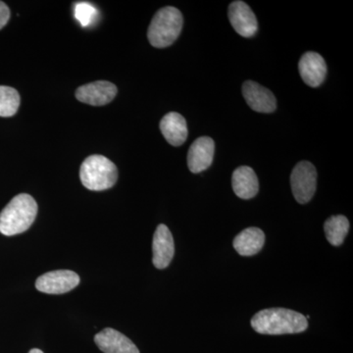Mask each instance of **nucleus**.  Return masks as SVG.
<instances>
[{"label": "nucleus", "instance_id": "1", "mask_svg": "<svg viewBox=\"0 0 353 353\" xmlns=\"http://www.w3.org/2000/svg\"><path fill=\"white\" fill-rule=\"evenodd\" d=\"M253 330L262 334H299L308 327L307 319L296 311L285 308H269L259 311L252 319Z\"/></svg>", "mask_w": 353, "mask_h": 353}, {"label": "nucleus", "instance_id": "2", "mask_svg": "<svg viewBox=\"0 0 353 353\" xmlns=\"http://www.w3.org/2000/svg\"><path fill=\"white\" fill-rule=\"evenodd\" d=\"M37 214L36 201L30 194H18L0 213V233L8 236L24 233L32 226Z\"/></svg>", "mask_w": 353, "mask_h": 353}, {"label": "nucleus", "instance_id": "3", "mask_svg": "<svg viewBox=\"0 0 353 353\" xmlns=\"http://www.w3.org/2000/svg\"><path fill=\"white\" fill-rule=\"evenodd\" d=\"M183 24V15L179 9L173 6L164 7L152 18L148 28V41L154 48L170 46L180 36Z\"/></svg>", "mask_w": 353, "mask_h": 353}, {"label": "nucleus", "instance_id": "4", "mask_svg": "<svg viewBox=\"0 0 353 353\" xmlns=\"http://www.w3.org/2000/svg\"><path fill=\"white\" fill-rule=\"evenodd\" d=\"M80 179L88 190L94 192L108 190L117 182V167L105 157L92 155L83 162Z\"/></svg>", "mask_w": 353, "mask_h": 353}, {"label": "nucleus", "instance_id": "5", "mask_svg": "<svg viewBox=\"0 0 353 353\" xmlns=\"http://www.w3.org/2000/svg\"><path fill=\"white\" fill-rule=\"evenodd\" d=\"M290 185L292 194L299 203L310 201L317 187V171L314 165L308 161L297 163L290 176Z\"/></svg>", "mask_w": 353, "mask_h": 353}, {"label": "nucleus", "instance_id": "6", "mask_svg": "<svg viewBox=\"0 0 353 353\" xmlns=\"http://www.w3.org/2000/svg\"><path fill=\"white\" fill-rule=\"evenodd\" d=\"M80 284V277L75 272L57 270L48 272L38 278L37 290L48 294H66Z\"/></svg>", "mask_w": 353, "mask_h": 353}, {"label": "nucleus", "instance_id": "7", "mask_svg": "<svg viewBox=\"0 0 353 353\" xmlns=\"http://www.w3.org/2000/svg\"><path fill=\"white\" fill-rule=\"evenodd\" d=\"M117 87L108 81L83 85L76 90V99L83 103L102 106L110 103L117 94Z\"/></svg>", "mask_w": 353, "mask_h": 353}, {"label": "nucleus", "instance_id": "8", "mask_svg": "<svg viewBox=\"0 0 353 353\" xmlns=\"http://www.w3.org/2000/svg\"><path fill=\"white\" fill-rule=\"evenodd\" d=\"M229 19L234 31L243 38H252L259 30L256 16L245 2L240 0L230 4Z\"/></svg>", "mask_w": 353, "mask_h": 353}, {"label": "nucleus", "instance_id": "9", "mask_svg": "<svg viewBox=\"0 0 353 353\" xmlns=\"http://www.w3.org/2000/svg\"><path fill=\"white\" fill-rule=\"evenodd\" d=\"M243 94L248 106L256 112L272 113L277 108L273 92L256 82L246 81L243 85Z\"/></svg>", "mask_w": 353, "mask_h": 353}, {"label": "nucleus", "instance_id": "10", "mask_svg": "<svg viewBox=\"0 0 353 353\" xmlns=\"http://www.w3.org/2000/svg\"><path fill=\"white\" fill-rule=\"evenodd\" d=\"M152 262L157 269H165L171 263L175 245L170 230L164 224L157 228L152 241Z\"/></svg>", "mask_w": 353, "mask_h": 353}, {"label": "nucleus", "instance_id": "11", "mask_svg": "<svg viewBox=\"0 0 353 353\" xmlns=\"http://www.w3.org/2000/svg\"><path fill=\"white\" fill-rule=\"evenodd\" d=\"M215 143L209 137H201L190 145L188 153V166L190 172L197 174L211 166L214 158Z\"/></svg>", "mask_w": 353, "mask_h": 353}, {"label": "nucleus", "instance_id": "12", "mask_svg": "<svg viewBox=\"0 0 353 353\" xmlns=\"http://www.w3.org/2000/svg\"><path fill=\"white\" fill-rule=\"evenodd\" d=\"M299 70L303 82L311 88L319 87L326 78V62L319 53L313 51H308L301 57Z\"/></svg>", "mask_w": 353, "mask_h": 353}, {"label": "nucleus", "instance_id": "13", "mask_svg": "<svg viewBox=\"0 0 353 353\" xmlns=\"http://www.w3.org/2000/svg\"><path fill=\"white\" fill-rule=\"evenodd\" d=\"M94 341L104 353H139V348L125 334L111 328L95 334Z\"/></svg>", "mask_w": 353, "mask_h": 353}, {"label": "nucleus", "instance_id": "14", "mask_svg": "<svg viewBox=\"0 0 353 353\" xmlns=\"http://www.w3.org/2000/svg\"><path fill=\"white\" fill-rule=\"evenodd\" d=\"M160 131L171 145H182L188 138L187 121L181 114H166L160 121Z\"/></svg>", "mask_w": 353, "mask_h": 353}, {"label": "nucleus", "instance_id": "15", "mask_svg": "<svg viewBox=\"0 0 353 353\" xmlns=\"http://www.w3.org/2000/svg\"><path fill=\"white\" fill-rule=\"evenodd\" d=\"M232 185L234 194L241 199H250L256 196L259 190V179L252 168L241 166L234 171Z\"/></svg>", "mask_w": 353, "mask_h": 353}, {"label": "nucleus", "instance_id": "16", "mask_svg": "<svg viewBox=\"0 0 353 353\" xmlns=\"http://www.w3.org/2000/svg\"><path fill=\"white\" fill-rule=\"evenodd\" d=\"M265 234L259 228H248L234 238V248L241 256H252L262 250Z\"/></svg>", "mask_w": 353, "mask_h": 353}, {"label": "nucleus", "instance_id": "17", "mask_svg": "<svg viewBox=\"0 0 353 353\" xmlns=\"http://www.w3.org/2000/svg\"><path fill=\"white\" fill-rule=\"evenodd\" d=\"M325 234L332 245L339 246L345 241L350 231V222L343 215L332 216L324 224Z\"/></svg>", "mask_w": 353, "mask_h": 353}, {"label": "nucleus", "instance_id": "18", "mask_svg": "<svg viewBox=\"0 0 353 353\" xmlns=\"http://www.w3.org/2000/svg\"><path fill=\"white\" fill-rule=\"evenodd\" d=\"M20 106V94L15 88L0 85V117H11Z\"/></svg>", "mask_w": 353, "mask_h": 353}, {"label": "nucleus", "instance_id": "19", "mask_svg": "<svg viewBox=\"0 0 353 353\" xmlns=\"http://www.w3.org/2000/svg\"><path fill=\"white\" fill-rule=\"evenodd\" d=\"M74 15L83 28L88 27L97 20V10L88 2H79L74 7Z\"/></svg>", "mask_w": 353, "mask_h": 353}, {"label": "nucleus", "instance_id": "20", "mask_svg": "<svg viewBox=\"0 0 353 353\" xmlns=\"http://www.w3.org/2000/svg\"><path fill=\"white\" fill-rule=\"evenodd\" d=\"M10 19V10L4 2L0 1V30L6 27Z\"/></svg>", "mask_w": 353, "mask_h": 353}, {"label": "nucleus", "instance_id": "21", "mask_svg": "<svg viewBox=\"0 0 353 353\" xmlns=\"http://www.w3.org/2000/svg\"><path fill=\"white\" fill-rule=\"evenodd\" d=\"M29 353H43L41 352V350H39V348H32V350H30Z\"/></svg>", "mask_w": 353, "mask_h": 353}]
</instances>
